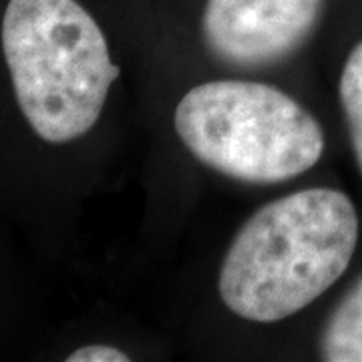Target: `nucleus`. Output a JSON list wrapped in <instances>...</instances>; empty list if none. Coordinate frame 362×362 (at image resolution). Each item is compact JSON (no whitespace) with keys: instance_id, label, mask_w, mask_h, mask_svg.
Returning a JSON list of instances; mask_svg holds the SVG:
<instances>
[{"instance_id":"7","label":"nucleus","mask_w":362,"mask_h":362,"mask_svg":"<svg viewBox=\"0 0 362 362\" xmlns=\"http://www.w3.org/2000/svg\"><path fill=\"white\" fill-rule=\"evenodd\" d=\"M69 362H129V354L121 350L107 346V344H89L77 349L69 358Z\"/></svg>"},{"instance_id":"3","label":"nucleus","mask_w":362,"mask_h":362,"mask_svg":"<svg viewBox=\"0 0 362 362\" xmlns=\"http://www.w3.org/2000/svg\"><path fill=\"white\" fill-rule=\"evenodd\" d=\"M175 131L204 165L246 183H280L324 153L320 123L282 90L252 81L197 85L175 109Z\"/></svg>"},{"instance_id":"1","label":"nucleus","mask_w":362,"mask_h":362,"mask_svg":"<svg viewBox=\"0 0 362 362\" xmlns=\"http://www.w3.org/2000/svg\"><path fill=\"white\" fill-rule=\"evenodd\" d=\"M358 242L344 192L312 187L280 197L240 228L220 270L223 304L252 322H280L346 272Z\"/></svg>"},{"instance_id":"6","label":"nucleus","mask_w":362,"mask_h":362,"mask_svg":"<svg viewBox=\"0 0 362 362\" xmlns=\"http://www.w3.org/2000/svg\"><path fill=\"white\" fill-rule=\"evenodd\" d=\"M340 105L349 125L350 143L362 173V40L350 51L340 75Z\"/></svg>"},{"instance_id":"2","label":"nucleus","mask_w":362,"mask_h":362,"mask_svg":"<svg viewBox=\"0 0 362 362\" xmlns=\"http://www.w3.org/2000/svg\"><path fill=\"white\" fill-rule=\"evenodd\" d=\"M2 51L16 103L47 143L89 133L121 73L103 30L77 0H11Z\"/></svg>"},{"instance_id":"4","label":"nucleus","mask_w":362,"mask_h":362,"mask_svg":"<svg viewBox=\"0 0 362 362\" xmlns=\"http://www.w3.org/2000/svg\"><path fill=\"white\" fill-rule=\"evenodd\" d=\"M324 0H207L204 40L226 65L280 63L310 39Z\"/></svg>"},{"instance_id":"5","label":"nucleus","mask_w":362,"mask_h":362,"mask_svg":"<svg viewBox=\"0 0 362 362\" xmlns=\"http://www.w3.org/2000/svg\"><path fill=\"white\" fill-rule=\"evenodd\" d=\"M320 358L326 362H362V276L324 324Z\"/></svg>"}]
</instances>
